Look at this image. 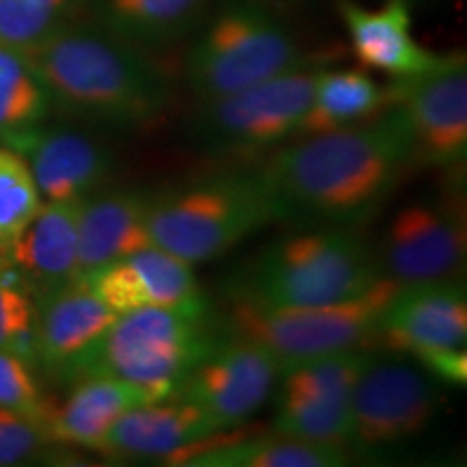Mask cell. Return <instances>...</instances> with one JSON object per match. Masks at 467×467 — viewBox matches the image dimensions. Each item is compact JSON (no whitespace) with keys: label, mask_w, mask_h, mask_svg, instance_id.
Returning <instances> with one entry per match:
<instances>
[{"label":"cell","mask_w":467,"mask_h":467,"mask_svg":"<svg viewBox=\"0 0 467 467\" xmlns=\"http://www.w3.org/2000/svg\"><path fill=\"white\" fill-rule=\"evenodd\" d=\"M413 165L411 134L396 104L377 121H361L279 150L260 175L284 219L350 227L375 214Z\"/></svg>","instance_id":"obj_1"},{"label":"cell","mask_w":467,"mask_h":467,"mask_svg":"<svg viewBox=\"0 0 467 467\" xmlns=\"http://www.w3.org/2000/svg\"><path fill=\"white\" fill-rule=\"evenodd\" d=\"M50 98L113 126H148L171 102L167 74L148 50L110 31L55 28L25 50Z\"/></svg>","instance_id":"obj_2"},{"label":"cell","mask_w":467,"mask_h":467,"mask_svg":"<svg viewBox=\"0 0 467 467\" xmlns=\"http://www.w3.org/2000/svg\"><path fill=\"white\" fill-rule=\"evenodd\" d=\"M206 323V306L139 307L117 314L61 377L67 381L113 377L132 383L150 402L167 399L217 342Z\"/></svg>","instance_id":"obj_3"},{"label":"cell","mask_w":467,"mask_h":467,"mask_svg":"<svg viewBox=\"0 0 467 467\" xmlns=\"http://www.w3.org/2000/svg\"><path fill=\"white\" fill-rule=\"evenodd\" d=\"M284 219L260 171L217 175L148 197V230L156 247L189 265L214 260L251 234Z\"/></svg>","instance_id":"obj_4"},{"label":"cell","mask_w":467,"mask_h":467,"mask_svg":"<svg viewBox=\"0 0 467 467\" xmlns=\"http://www.w3.org/2000/svg\"><path fill=\"white\" fill-rule=\"evenodd\" d=\"M381 277L364 238L331 227L271 244L251 268L241 299L271 307L329 306L359 296Z\"/></svg>","instance_id":"obj_5"},{"label":"cell","mask_w":467,"mask_h":467,"mask_svg":"<svg viewBox=\"0 0 467 467\" xmlns=\"http://www.w3.org/2000/svg\"><path fill=\"white\" fill-rule=\"evenodd\" d=\"M399 288L392 279L381 277L353 299L303 307H271L238 299L227 317V337L258 344L277 361L282 375L301 361L375 340Z\"/></svg>","instance_id":"obj_6"},{"label":"cell","mask_w":467,"mask_h":467,"mask_svg":"<svg viewBox=\"0 0 467 467\" xmlns=\"http://www.w3.org/2000/svg\"><path fill=\"white\" fill-rule=\"evenodd\" d=\"M299 44L266 9L236 3L219 11L191 48L186 76L200 102L232 96L306 67Z\"/></svg>","instance_id":"obj_7"},{"label":"cell","mask_w":467,"mask_h":467,"mask_svg":"<svg viewBox=\"0 0 467 467\" xmlns=\"http://www.w3.org/2000/svg\"><path fill=\"white\" fill-rule=\"evenodd\" d=\"M318 69L299 67L232 96L202 102L197 132L214 150L255 156L296 137Z\"/></svg>","instance_id":"obj_8"},{"label":"cell","mask_w":467,"mask_h":467,"mask_svg":"<svg viewBox=\"0 0 467 467\" xmlns=\"http://www.w3.org/2000/svg\"><path fill=\"white\" fill-rule=\"evenodd\" d=\"M385 347L418 359L441 381H467V299L463 285L448 282L400 285L385 309Z\"/></svg>","instance_id":"obj_9"},{"label":"cell","mask_w":467,"mask_h":467,"mask_svg":"<svg viewBox=\"0 0 467 467\" xmlns=\"http://www.w3.org/2000/svg\"><path fill=\"white\" fill-rule=\"evenodd\" d=\"M396 104L411 134L413 162L457 167L467 154V61L463 52L440 55L424 72L394 78Z\"/></svg>","instance_id":"obj_10"},{"label":"cell","mask_w":467,"mask_h":467,"mask_svg":"<svg viewBox=\"0 0 467 467\" xmlns=\"http://www.w3.org/2000/svg\"><path fill=\"white\" fill-rule=\"evenodd\" d=\"M467 254L463 203L418 202L394 214L381 238V275L399 285L457 279Z\"/></svg>","instance_id":"obj_11"},{"label":"cell","mask_w":467,"mask_h":467,"mask_svg":"<svg viewBox=\"0 0 467 467\" xmlns=\"http://www.w3.org/2000/svg\"><path fill=\"white\" fill-rule=\"evenodd\" d=\"M435 407V385L424 370L372 358L350 399L348 443L359 452H375L411 440L426 429Z\"/></svg>","instance_id":"obj_12"},{"label":"cell","mask_w":467,"mask_h":467,"mask_svg":"<svg viewBox=\"0 0 467 467\" xmlns=\"http://www.w3.org/2000/svg\"><path fill=\"white\" fill-rule=\"evenodd\" d=\"M277 379V361L265 348L225 337L213 344L171 396L195 405L221 433L254 416L271 396Z\"/></svg>","instance_id":"obj_13"},{"label":"cell","mask_w":467,"mask_h":467,"mask_svg":"<svg viewBox=\"0 0 467 467\" xmlns=\"http://www.w3.org/2000/svg\"><path fill=\"white\" fill-rule=\"evenodd\" d=\"M115 314L139 307H195L203 303L192 265L150 244L80 277Z\"/></svg>","instance_id":"obj_14"},{"label":"cell","mask_w":467,"mask_h":467,"mask_svg":"<svg viewBox=\"0 0 467 467\" xmlns=\"http://www.w3.org/2000/svg\"><path fill=\"white\" fill-rule=\"evenodd\" d=\"M9 148L26 156V165L46 202H83L102 184L110 167L102 145L67 128H35Z\"/></svg>","instance_id":"obj_15"},{"label":"cell","mask_w":467,"mask_h":467,"mask_svg":"<svg viewBox=\"0 0 467 467\" xmlns=\"http://www.w3.org/2000/svg\"><path fill=\"white\" fill-rule=\"evenodd\" d=\"M214 433L219 431L195 405L167 396L128 409L98 452L115 459H173Z\"/></svg>","instance_id":"obj_16"},{"label":"cell","mask_w":467,"mask_h":467,"mask_svg":"<svg viewBox=\"0 0 467 467\" xmlns=\"http://www.w3.org/2000/svg\"><path fill=\"white\" fill-rule=\"evenodd\" d=\"M337 14L364 67L405 78L424 72L440 58L413 37L407 0H388L379 9H366L355 0H337Z\"/></svg>","instance_id":"obj_17"},{"label":"cell","mask_w":467,"mask_h":467,"mask_svg":"<svg viewBox=\"0 0 467 467\" xmlns=\"http://www.w3.org/2000/svg\"><path fill=\"white\" fill-rule=\"evenodd\" d=\"M115 318L113 309L80 279L46 292L42 306L35 309V355L50 372L61 377Z\"/></svg>","instance_id":"obj_18"},{"label":"cell","mask_w":467,"mask_h":467,"mask_svg":"<svg viewBox=\"0 0 467 467\" xmlns=\"http://www.w3.org/2000/svg\"><path fill=\"white\" fill-rule=\"evenodd\" d=\"M78 203L46 202L7 251L26 288L42 295L78 279Z\"/></svg>","instance_id":"obj_19"},{"label":"cell","mask_w":467,"mask_h":467,"mask_svg":"<svg viewBox=\"0 0 467 467\" xmlns=\"http://www.w3.org/2000/svg\"><path fill=\"white\" fill-rule=\"evenodd\" d=\"M148 197L139 191H110L78 203L80 277L154 244L145 221Z\"/></svg>","instance_id":"obj_20"},{"label":"cell","mask_w":467,"mask_h":467,"mask_svg":"<svg viewBox=\"0 0 467 467\" xmlns=\"http://www.w3.org/2000/svg\"><path fill=\"white\" fill-rule=\"evenodd\" d=\"M150 402L132 383L113 377L83 379L61 407H52L46 433L52 443L98 451L104 437L128 409Z\"/></svg>","instance_id":"obj_21"},{"label":"cell","mask_w":467,"mask_h":467,"mask_svg":"<svg viewBox=\"0 0 467 467\" xmlns=\"http://www.w3.org/2000/svg\"><path fill=\"white\" fill-rule=\"evenodd\" d=\"M389 102V89H383L361 69H318L309 107L303 115L296 137H312L342 128L358 126L377 115Z\"/></svg>","instance_id":"obj_22"},{"label":"cell","mask_w":467,"mask_h":467,"mask_svg":"<svg viewBox=\"0 0 467 467\" xmlns=\"http://www.w3.org/2000/svg\"><path fill=\"white\" fill-rule=\"evenodd\" d=\"M210 0H100L102 20L124 42L143 50L167 48L200 25Z\"/></svg>","instance_id":"obj_23"},{"label":"cell","mask_w":467,"mask_h":467,"mask_svg":"<svg viewBox=\"0 0 467 467\" xmlns=\"http://www.w3.org/2000/svg\"><path fill=\"white\" fill-rule=\"evenodd\" d=\"M171 463L191 467H340L348 463L344 448L320 446L275 433L175 454Z\"/></svg>","instance_id":"obj_24"},{"label":"cell","mask_w":467,"mask_h":467,"mask_svg":"<svg viewBox=\"0 0 467 467\" xmlns=\"http://www.w3.org/2000/svg\"><path fill=\"white\" fill-rule=\"evenodd\" d=\"M50 102V93L26 52L0 44V141L11 145L35 130Z\"/></svg>","instance_id":"obj_25"},{"label":"cell","mask_w":467,"mask_h":467,"mask_svg":"<svg viewBox=\"0 0 467 467\" xmlns=\"http://www.w3.org/2000/svg\"><path fill=\"white\" fill-rule=\"evenodd\" d=\"M273 431L292 440L344 448L350 437V399L277 396Z\"/></svg>","instance_id":"obj_26"},{"label":"cell","mask_w":467,"mask_h":467,"mask_svg":"<svg viewBox=\"0 0 467 467\" xmlns=\"http://www.w3.org/2000/svg\"><path fill=\"white\" fill-rule=\"evenodd\" d=\"M42 206L26 161L16 150L0 148V254L7 255Z\"/></svg>","instance_id":"obj_27"},{"label":"cell","mask_w":467,"mask_h":467,"mask_svg":"<svg viewBox=\"0 0 467 467\" xmlns=\"http://www.w3.org/2000/svg\"><path fill=\"white\" fill-rule=\"evenodd\" d=\"M35 306L16 268L0 266V350L20 358L35 355Z\"/></svg>","instance_id":"obj_28"},{"label":"cell","mask_w":467,"mask_h":467,"mask_svg":"<svg viewBox=\"0 0 467 467\" xmlns=\"http://www.w3.org/2000/svg\"><path fill=\"white\" fill-rule=\"evenodd\" d=\"M69 0H0V44L28 50L57 28Z\"/></svg>","instance_id":"obj_29"},{"label":"cell","mask_w":467,"mask_h":467,"mask_svg":"<svg viewBox=\"0 0 467 467\" xmlns=\"http://www.w3.org/2000/svg\"><path fill=\"white\" fill-rule=\"evenodd\" d=\"M0 409L33 418L44 426L52 409L44 400L26 359L11 350H0Z\"/></svg>","instance_id":"obj_30"},{"label":"cell","mask_w":467,"mask_h":467,"mask_svg":"<svg viewBox=\"0 0 467 467\" xmlns=\"http://www.w3.org/2000/svg\"><path fill=\"white\" fill-rule=\"evenodd\" d=\"M48 443L52 441L42 422L0 409V467L25 463Z\"/></svg>","instance_id":"obj_31"}]
</instances>
